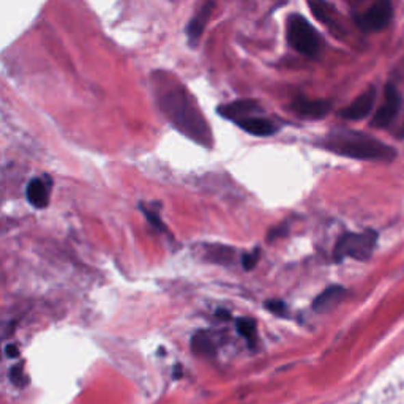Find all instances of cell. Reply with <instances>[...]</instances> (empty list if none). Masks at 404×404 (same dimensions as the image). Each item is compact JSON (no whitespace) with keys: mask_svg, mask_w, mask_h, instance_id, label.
<instances>
[{"mask_svg":"<svg viewBox=\"0 0 404 404\" xmlns=\"http://www.w3.org/2000/svg\"><path fill=\"white\" fill-rule=\"evenodd\" d=\"M155 95L161 111L170 119L171 124L182 135H185L198 144L212 147L213 139L207 120L199 111L196 101L191 98L185 87L170 83L166 78H155Z\"/></svg>","mask_w":404,"mask_h":404,"instance_id":"6da1fadb","label":"cell"},{"mask_svg":"<svg viewBox=\"0 0 404 404\" xmlns=\"http://www.w3.org/2000/svg\"><path fill=\"white\" fill-rule=\"evenodd\" d=\"M322 146L327 150L355 160L370 161H392L396 152L390 146L365 135V133L351 130H335L325 137Z\"/></svg>","mask_w":404,"mask_h":404,"instance_id":"7a4b0ae2","label":"cell"},{"mask_svg":"<svg viewBox=\"0 0 404 404\" xmlns=\"http://www.w3.org/2000/svg\"><path fill=\"white\" fill-rule=\"evenodd\" d=\"M288 42L295 51L306 57L316 59L322 51V38L318 30L299 13H293L288 18Z\"/></svg>","mask_w":404,"mask_h":404,"instance_id":"3957f363","label":"cell"},{"mask_svg":"<svg viewBox=\"0 0 404 404\" xmlns=\"http://www.w3.org/2000/svg\"><path fill=\"white\" fill-rule=\"evenodd\" d=\"M377 242V234L375 231L366 232H347L341 235L335 245L334 256L336 260L345 258H354L357 260H366L371 258Z\"/></svg>","mask_w":404,"mask_h":404,"instance_id":"277c9868","label":"cell"},{"mask_svg":"<svg viewBox=\"0 0 404 404\" xmlns=\"http://www.w3.org/2000/svg\"><path fill=\"white\" fill-rule=\"evenodd\" d=\"M393 14L390 0H375V3L360 16H355V23L363 32H379L390 23Z\"/></svg>","mask_w":404,"mask_h":404,"instance_id":"5b68a950","label":"cell"},{"mask_svg":"<svg viewBox=\"0 0 404 404\" xmlns=\"http://www.w3.org/2000/svg\"><path fill=\"white\" fill-rule=\"evenodd\" d=\"M401 107V96L395 89V85L388 84L386 87V98H383V105L376 111L375 117H373L371 125L376 128H386L392 124V120L395 119Z\"/></svg>","mask_w":404,"mask_h":404,"instance_id":"8992f818","label":"cell"},{"mask_svg":"<svg viewBox=\"0 0 404 404\" xmlns=\"http://www.w3.org/2000/svg\"><path fill=\"white\" fill-rule=\"evenodd\" d=\"M260 112H262V107H260L258 101L254 100H237L229 105H223L218 107V114L224 117V119H229L232 122L258 116Z\"/></svg>","mask_w":404,"mask_h":404,"instance_id":"52a82bcc","label":"cell"},{"mask_svg":"<svg viewBox=\"0 0 404 404\" xmlns=\"http://www.w3.org/2000/svg\"><path fill=\"white\" fill-rule=\"evenodd\" d=\"M376 101V90L368 89L366 92L359 96V98L354 100V103H351L347 107H345L340 112V116L346 120H362L370 114L373 111V106H375Z\"/></svg>","mask_w":404,"mask_h":404,"instance_id":"ba28073f","label":"cell"},{"mask_svg":"<svg viewBox=\"0 0 404 404\" xmlns=\"http://www.w3.org/2000/svg\"><path fill=\"white\" fill-rule=\"evenodd\" d=\"M293 111L305 119H322L332 109L330 101L327 100H306L295 98L293 101Z\"/></svg>","mask_w":404,"mask_h":404,"instance_id":"9c48e42d","label":"cell"},{"mask_svg":"<svg viewBox=\"0 0 404 404\" xmlns=\"http://www.w3.org/2000/svg\"><path fill=\"white\" fill-rule=\"evenodd\" d=\"M213 7H215V3L212 2V0H208V2H206L201 8H199V12L190 19V23L187 24L185 32H187L188 43H190L191 46L198 44L199 38H201L204 29H206V25L208 23V18H211Z\"/></svg>","mask_w":404,"mask_h":404,"instance_id":"30bf717a","label":"cell"},{"mask_svg":"<svg viewBox=\"0 0 404 404\" xmlns=\"http://www.w3.org/2000/svg\"><path fill=\"white\" fill-rule=\"evenodd\" d=\"M235 124H237L240 128H242L243 131L250 133V135L260 136V137L272 136V135H275V133L278 131V126L275 125L272 120L264 119V117H259V116L247 117V119L237 120V122H235Z\"/></svg>","mask_w":404,"mask_h":404,"instance_id":"8fae6325","label":"cell"},{"mask_svg":"<svg viewBox=\"0 0 404 404\" xmlns=\"http://www.w3.org/2000/svg\"><path fill=\"white\" fill-rule=\"evenodd\" d=\"M25 198L30 202V206L35 208H44L49 204V187L42 180V178L35 177L27 183L25 188Z\"/></svg>","mask_w":404,"mask_h":404,"instance_id":"7c38bea8","label":"cell"},{"mask_svg":"<svg viewBox=\"0 0 404 404\" xmlns=\"http://www.w3.org/2000/svg\"><path fill=\"white\" fill-rule=\"evenodd\" d=\"M345 297V288H341V286H330V288H327L324 293L316 297V300L313 301V310L318 311V313H324V311L335 308Z\"/></svg>","mask_w":404,"mask_h":404,"instance_id":"4fadbf2b","label":"cell"},{"mask_svg":"<svg viewBox=\"0 0 404 404\" xmlns=\"http://www.w3.org/2000/svg\"><path fill=\"white\" fill-rule=\"evenodd\" d=\"M311 12H313L314 18L319 19L321 23H324L329 27H336V10L327 2V0H306Z\"/></svg>","mask_w":404,"mask_h":404,"instance_id":"5bb4252c","label":"cell"},{"mask_svg":"<svg viewBox=\"0 0 404 404\" xmlns=\"http://www.w3.org/2000/svg\"><path fill=\"white\" fill-rule=\"evenodd\" d=\"M191 349L196 355L201 357H213L215 345L211 336L207 334H196L191 338Z\"/></svg>","mask_w":404,"mask_h":404,"instance_id":"9a60e30c","label":"cell"},{"mask_svg":"<svg viewBox=\"0 0 404 404\" xmlns=\"http://www.w3.org/2000/svg\"><path fill=\"white\" fill-rule=\"evenodd\" d=\"M207 258L218 264H228L234 258V250L231 247H224V245H212L207 248Z\"/></svg>","mask_w":404,"mask_h":404,"instance_id":"2e32d148","label":"cell"},{"mask_svg":"<svg viewBox=\"0 0 404 404\" xmlns=\"http://www.w3.org/2000/svg\"><path fill=\"white\" fill-rule=\"evenodd\" d=\"M237 332L242 336H245L250 341V346H253V340H254V329H256V324L253 319H248V318H242L237 321Z\"/></svg>","mask_w":404,"mask_h":404,"instance_id":"e0dca14e","label":"cell"},{"mask_svg":"<svg viewBox=\"0 0 404 404\" xmlns=\"http://www.w3.org/2000/svg\"><path fill=\"white\" fill-rule=\"evenodd\" d=\"M141 208L153 228H157L158 231H165V224H163V221H161V217H160V213H158V208H153L152 206L146 207L144 204H141Z\"/></svg>","mask_w":404,"mask_h":404,"instance_id":"ac0fdd59","label":"cell"},{"mask_svg":"<svg viewBox=\"0 0 404 404\" xmlns=\"http://www.w3.org/2000/svg\"><path fill=\"white\" fill-rule=\"evenodd\" d=\"M10 379L14 383V386L18 387H24L27 381H25V376H24V365L23 363H18V365H14L12 370H10Z\"/></svg>","mask_w":404,"mask_h":404,"instance_id":"d6986e66","label":"cell"},{"mask_svg":"<svg viewBox=\"0 0 404 404\" xmlns=\"http://www.w3.org/2000/svg\"><path fill=\"white\" fill-rule=\"evenodd\" d=\"M259 258H260V250L259 248H256L254 252H252V253L245 254L243 258H242L243 269L245 270H253L256 267V265H258Z\"/></svg>","mask_w":404,"mask_h":404,"instance_id":"ffe728a7","label":"cell"},{"mask_svg":"<svg viewBox=\"0 0 404 404\" xmlns=\"http://www.w3.org/2000/svg\"><path fill=\"white\" fill-rule=\"evenodd\" d=\"M265 306H267L269 311H272L273 314H278V316L286 314V310H288L283 301H280V300H269L267 304H265Z\"/></svg>","mask_w":404,"mask_h":404,"instance_id":"44dd1931","label":"cell"},{"mask_svg":"<svg viewBox=\"0 0 404 404\" xmlns=\"http://www.w3.org/2000/svg\"><path fill=\"white\" fill-rule=\"evenodd\" d=\"M5 355L8 357V359H18L19 357V349L16 345H8L5 347Z\"/></svg>","mask_w":404,"mask_h":404,"instance_id":"7402d4cb","label":"cell"},{"mask_svg":"<svg viewBox=\"0 0 404 404\" xmlns=\"http://www.w3.org/2000/svg\"><path fill=\"white\" fill-rule=\"evenodd\" d=\"M217 316H218V318H223V319H229V318H231V314H229L228 311H223V310H219L218 313H217Z\"/></svg>","mask_w":404,"mask_h":404,"instance_id":"603a6c76","label":"cell"}]
</instances>
